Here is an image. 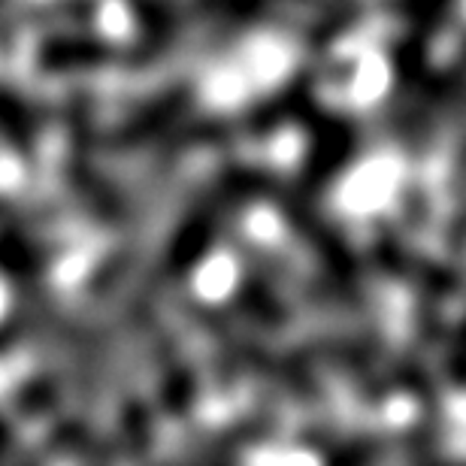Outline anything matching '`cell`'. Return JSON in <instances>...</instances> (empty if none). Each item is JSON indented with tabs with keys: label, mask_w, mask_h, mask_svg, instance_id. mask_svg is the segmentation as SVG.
<instances>
[{
	"label": "cell",
	"mask_w": 466,
	"mask_h": 466,
	"mask_svg": "<svg viewBox=\"0 0 466 466\" xmlns=\"http://www.w3.org/2000/svg\"><path fill=\"white\" fill-rule=\"evenodd\" d=\"M198 319L203 321V328L209 330V337L228 351L233 367L246 370L248 376H255V379L269 381L273 388L285 390V394L294 400H306V403L319 400V385H315L312 372L306 370L303 363H297L294 358H288V354L267 349L264 342L239 333L230 321H225L212 309H200Z\"/></svg>",
	"instance_id": "1"
},
{
	"label": "cell",
	"mask_w": 466,
	"mask_h": 466,
	"mask_svg": "<svg viewBox=\"0 0 466 466\" xmlns=\"http://www.w3.org/2000/svg\"><path fill=\"white\" fill-rule=\"evenodd\" d=\"M88 116L86 113H73L70 116V155H67V182L76 200L86 207L91 216L106 221V225H116V221L125 218V200L121 194L109 185L106 176H100L95 170V161L88 155Z\"/></svg>",
	"instance_id": "2"
},
{
	"label": "cell",
	"mask_w": 466,
	"mask_h": 466,
	"mask_svg": "<svg viewBox=\"0 0 466 466\" xmlns=\"http://www.w3.org/2000/svg\"><path fill=\"white\" fill-rule=\"evenodd\" d=\"M106 43L88 34H58L49 36L36 52V67L43 73H76L100 67L106 61Z\"/></svg>",
	"instance_id": "3"
},
{
	"label": "cell",
	"mask_w": 466,
	"mask_h": 466,
	"mask_svg": "<svg viewBox=\"0 0 466 466\" xmlns=\"http://www.w3.org/2000/svg\"><path fill=\"white\" fill-rule=\"evenodd\" d=\"M36 113L22 95L0 86V139L18 155H31L36 146Z\"/></svg>",
	"instance_id": "4"
},
{
	"label": "cell",
	"mask_w": 466,
	"mask_h": 466,
	"mask_svg": "<svg viewBox=\"0 0 466 466\" xmlns=\"http://www.w3.org/2000/svg\"><path fill=\"white\" fill-rule=\"evenodd\" d=\"M264 433H267V421L246 418V421L233 424L225 436H218L198 466H242V454H246Z\"/></svg>",
	"instance_id": "5"
},
{
	"label": "cell",
	"mask_w": 466,
	"mask_h": 466,
	"mask_svg": "<svg viewBox=\"0 0 466 466\" xmlns=\"http://www.w3.org/2000/svg\"><path fill=\"white\" fill-rule=\"evenodd\" d=\"M379 451H381L379 440H354L328 466H372L379 461Z\"/></svg>",
	"instance_id": "6"
},
{
	"label": "cell",
	"mask_w": 466,
	"mask_h": 466,
	"mask_svg": "<svg viewBox=\"0 0 466 466\" xmlns=\"http://www.w3.org/2000/svg\"><path fill=\"white\" fill-rule=\"evenodd\" d=\"M449 376L458 381L461 388H466V315H463L461 328L454 333L451 349H449Z\"/></svg>",
	"instance_id": "7"
},
{
	"label": "cell",
	"mask_w": 466,
	"mask_h": 466,
	"mask_svg": "<svg viewBox=\"0 0 466 466\" xmlns=\"http://www.w3.org/2000/svg\"><path fill=\"white\" fill-rule=\"evenodd\" d=\"M0 466H34L31 461H25L18 454L13 436H9V427L0 421Z\"/></svg>",
	"instance_id": "8"
},
{
	"label": "cell",
	"mask_w": 466,
	"mask_h": 466,
	"mask_svg": "<svg viewBox=\"0 0 466 466\" xmlns=\"http://www.w3.org/2000/svg\"><path fill=\"white\" fill-rule=\"evenodd\" d=\"M0 4H4V0H0Z\"/></svg>",
	"instance_id": "9"
}]
</instances>
